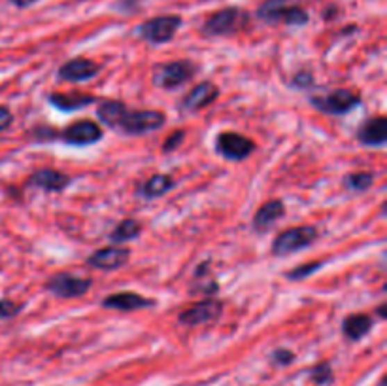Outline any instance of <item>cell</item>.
I'll return each mask as SVG.
<instances>
[{
  "label": "cell",
  "mask_w": 387,
  "mask_h": 386,
  "mask_svg": "<svg viewBox=\"0 0 387 386\" xmlns=\"http://www.w3.org/2000/svg\"><path fill=\"white\" fill-rule=\"evenodd\" d=\"M312 83H314V76L308 74V72H299L293 80V86L297 88H310Z\"/></svg>",
  "instance_id": "31"
},
{
  "label": "cell",
  "mask_w": 387,
  "mask_h": 386,
  "mask_svg": "<svg viewBox=\"0 0 387 386\" xmlns=\"http://www.w3.org/2000/svg\"><path fill=\"white\" fill-rule=\"evenodd\" d=\"M10 2L17 8H28L33 6L34 2H38V0H10Z\"/></svg>",
  "instance_id": "33"
},
{
  "label": "cell",
  "mask_w": 387,
  "mask_h": 386,
  "mask_svg": "<svg viewBox=\"0 0 387 386\" xmlns=\"http://www.w3.org/2000/svg\"><path fill=\"white\" fill-rule=\"evenodd\" d=\"M28 186L33 188H40L44 191H51V193H59L70 184V178L63 175L60 170L55 169H40L33 172V177L28 178Z\"/></svg>",
  "instance_id": "15"
},
{
  "label": "cell",
  "mask_w": 387,
  "mask_h": 386,
  "mask_svg": "<svg viewBox=\"0 0 387 386\" xmlns=\"http://www.w3.org/2000/svg\"><path fill=\"white\" fill-rule=\"evenodd\" d=\"M272 360L276 364H281V366H289L291 362L295 360V354L291 351H286V348H278V351H274L272 354Z\"/></svg>",
  "instance_id": "30"
},
{
  "label": "cell",
  "mask_w": 387,
  "mask_h": 386,
  "mask_svg": "<svg viewBox=\"0 0 387 386\" xmlns=\"http://www.w3.org/2000/svg\"><path fill=\"white\" fill-rule=\"evenodd\" d=\"M217 95H220V89L215 88L212 81H202L187 93L181 106L189 112H199V110L206 108L208 104H212Z\"/></svg>",
  "instance_id": "14"
},
{
  "label": "cell",
  "mask_w": 387,
  "mask_h": 386,
  "mask_svg": "<svg viewBox=\"0 0 387 386\" xmlns=\"http://www.w3.org/2000/svg\"><path fill=\"white\" fill-rule=\"evenodd\" d=\"M320 267H321V262L304 264V265H301V267H295L293 271L287 273V278H291V280H302V278H306L308 275H312V273L318 271Z\"/></svg>",
  "instance_id": "27"
},
{
  "label": "cell",
  "mask_w": 387,
  "mask_h": 386,
  "mask_svg": "<svg viewBox=\"0 0 387 386\" xmlns=\"http://www.w3.org/2000/svg\"><path fill=\"white\" fill-rule=\"evenodd\" d=\"M374 320L368 314H349L344 324H342V332L347 339L352 341H359L372 330Z\"/></svg>",
  "instance_id": "19"
},
{
  "label": "cell",
  "mask_w": 387,
  "mask_h": 386,
  "mask_svg": "<svg viewBox=\"0 0 387 386\" xmlns=\"http://www.w3.org/2000/svg\"><path fill=\"white\" fill-rule=\"evenodd\" d=\"M101 67L97 65L91 59H85V57H78V59H72V61L65 63L63 67L59 68V76L63 80L72 81V83H80V81H87L94 78L99 74Z\"/></svg>",
  "instance_id": "12"
},
{
  "label": "cell",
  "mask_w": 387,
  "mask_h": 386,
  "mask_svg": "<svg viewBox=\"0 0 387 386\" xmlns=\"http://www.w3.org/2000/svg\"><path fill=\"white\" fill-rule=\"evenodd\" d=\"M289 4V0H267L257 10V17L267 23H280L281 10Z\"/></svg>",
  "instance_id": "23"
},
{
  "label": "cell",
  "mask_w": 387,
  "mask_h": 386,
  "mask_svg": "<svg viewBox=\"0 0 387 386\" xmlns=\"http://www.w3.org/2000/svg\"><path fill=\"white\" fill-rule=\"evenodd\" d=\"M223 312V303L217 299H204L195 303L193 307H189L180 314V322L186 325H201L214 322L221 316Z\"/></svg>",
  "instance_id": "9"
},
{
  "label": "cell",
  "mask_w": 387,
  "mask_h": 386,
  "mask_svg": "<svg viewBox=\"0 0 387 386\" xmlns=\"http://www.w3.org/2000/svg\"><path fill=\"white\" fill-rule=\"evenodd\" d=\"M46 288L49 293H53L60 299H74L85 296L91 288L89 278L76 277L72 273H59L46 282Z\"/></svg>",
  "instance_id": "7"
},
{
  "label": "cell",
  "mask_w": 387,
  "mask_h": 386,
  "mask_svg": "<svg viewBox=\"0 0 387 386\" xmlns=\"http://www.w3.org/2000/svg\"><path fill=\"white\" fill-rule=\"evenodd\" d=\"M378 312H380V316H381V319H386V305H381L380 309H378Z\"/></svg>",
  "instance_id": "34"
},
{
  "label": "cell",
  "mask_w": 387,
  "mask_h": 386,
  "mask_svg": "<svg viewBox=\"0 0 387 386\" xmlns=\"http://www.w3.org/2000/svg\"><path fill=\"white\" fill-rule=\"evenodd\" d=\"M374 182V175L370 172H354L346 177V188L352 191H367Z\"/></svg>",
  "instance_id": "25"
},
{
  "label": "cell",
  "mask_w": 387,
  "mask_h": 386,
  "mask_svg": "<svg viewBox=\"0 0 387 386\" xmlns=\"http://www.w3.org/2000/svg\"><path fill=\"white\" fill-rule=\"evenodd\" d=\"M49 102L53 104L55 108L65 110V112H70V110H78L83 108L87 104L94 102V97L89 95H65V93H55V95L49 97Z\"/></svg>",
  "instance_id": "21"
},
{
  "label": "cell",
  "mask_w": 387,
  "mask_h": 386,
  "mask_svg": "<svg viewBox=\"0 0 387 386\" xmlns=\"http://www.w3.org/2000/svg\"><path fill=\"white\" fill-rule=\"evenodd\" d=\"M280 21L281 23H286V25H297V27H301V25H306L308 23V14L301 6H291V4H287V6L281 10Z\"/></svg>",
  "instance_id": "24"
},
{
  "label": "cell",
  "mask_w": 387,
  "mask_h": 386,
  "mask_svg": "<svg viewBox=\"0 0 387 386\" xmlns=\"http://www.w3.org/2000/svg\"><path fill=\"white\" fill-rule=\"evenodd\" d=\"M310 377L314 383L318 385H329L331 380H333V369L329 364H320V366H315L312 371H310Z\"/></svg>",
  "instance_id": "26"
},
{
  "label": "cell",
  "mask_w": 387,
  "mask_h": 386,
  "mask_svg": "<svg viewBox=\"0 0 387 386\" xmlns=\"http://www.w3.org/2000/svg\"><path fill=\"white\" fill-rule=\"evenodd\" d=\"M12 123H14V115H12V112H10L8 108H4V106H0V131H6Z\"/></svg>",
  "instance_id": "32"
},
{
  "label": "cell",
  "mask_w": 387,
  "mask_h": 386,
  "mask_svg": "<svg viewBox=\"0 0 387 386\" xmlns=\"http://www.w3.org/2000/svg\"><path fill=\"white\" fill-rule=\"evenodd\" d=\"M129 257H131V252L115 244V246H108V248L94 252L93 256L87 259V264L102 271H115L123 265H127Z\"/></svg>",
  "instance_id": "11"
},
{
  "label": "cell",
  "mask_w": 387,
  "mask_h": 386,
  "mask_svg": "<svg viewBox=\"0 0 387 386\" xmlns=\"http://www.w3.org/2000/svg\"><path fill=\"white\" fill-rule=\"evenodd\" d=\"M195 67L189 61L163 63L154 68V83L160 89L180 88L193 78Z\"/></svg>",
  "instance_id": "4"
},
{
  "label": "cell",
  "mask_w": 387,
  "mask_h": 386,
  "mask_svg": "<svg viewBox=\"0 0 387 386\" xmlns=\"http://www.w3.org/2000/svg\"><path fill=\"white\" fill-rule=\"evenodd\" d=\"M183 138H186V133H183V131L172 133V135L165 140V144H163V152H165V154H170L174 150H178L181 146V143H183Z\"/></svg>",
  "instance_id": "29"
},
{
  "label": "cell",
  "mask_w": 387,
  "mask_h": 386,
  "mask_svg": "<svg viewBox=\"0 0 387 386\" xmlns=\"http://www.w3.org/2000/svg\"><path fill=\"white\" fill-rule=\"evenodd\" d=\"M63 140L70 146H91V144L99 143L102 138L101 127L91 120H81V122L72 123L70 127L65 129L63 133Z\"/></svg>",
  "instance_id": "10"
},
{
  "label": "cell",
  "mask_w": 387,
  "mask_h": 386,
  "mask_svg": "<svg viewBox=\"0 0 387 386\" xmlns=\"http://www.w3.org/2000/svg\"><path fill=\"white\" fill-rule=\"evenodd\" d=\"M23 309L21 303H15L12 299H0V319H14Z\"/></svg>",
  "instance_id": "28"
},
{
  "label": "cell",
  "mask_w": 387,
  "mask_h": 386,
  "mask_svg": "<svg viewBox=\"0 0 387 386\" xmlns=\"http://www.w3.org/2000/svg\"><path fill=\"white\" fill-rule=\"evenodd\" d=\"M286 214V207L281 203L280 199H272L263 204L254 216V230L255 231H268L272 227L280 218H283Z\"/></svg>",
  "instance_id": "17"
},
{
  "label": "cell",
  "mask_w": 387,
  "mask_h": 386,
  "mask_svg": "<svg viewBox=\"0 0 387 386\" xmlns=\"http://www.w3.org/2000/svg\"><path fill=\"white\" fill-rule=\"evenodd\" d=\"M359 140L365 146H372V148H380L387 143V120L384 115L368 120L359 131Z\"/></svg>",
  "instance_id": "16"
},
{
  "label": "cell",
  "mask_w": 387,
  "mask_h": 386,
  "mask_svg": "<svg viewBox=\"0 0 387 386\" xmlns=\"http://www.w3.org/2000/svg\"><path fill=\"white\" fill-rule=\"evenodd\" d=\"M215 150H217V154L225 157V159H231V161H244L246 157L252 156V152L255 150V144L244 135L227 131V133H220V135H217V138H215Z\"/></svg>",
  "instance_id": "8"
},
{
  "label": "cell",
  "mask_w": 387,
  "mask_h": 386,
  "mask_svg": "<svg viewBox=\"0 0 387 386\" xmlns=\"http://www.w3.org/2000/svg\"><path fill=\"white\" fill-rule=\"evenodd\" d=\"M140 233L142 227L138 222H134V220H123V222L110 233V241L114 244L129 243V241H134Z\"/></svg>",
  "instance_id": "22"
},
{
  "label": "cell",
  "mask_w": 387,
  "mask_h": 386,
  "mask_svg": "<svg viewBox=\"0 0 387 386\" xmlns=\"http://www.w3.org/2000/svg\"><path fill=\"white\" fill-rule=\"evenodd\" d=\"M247 23V14L240 8H225L210 15L202 25V33L206 36H229L238 33Z\"/></svg>",
  "instance_id": "1"
},
{
  "label": "cell",
  "mask_w": 387,
  "mask_h": 386,
  "mask_svg": "<svg viewBox=\"0 0 387 386\" xmlns=\"http://www.w3.org/2000/svg\"><path fill=\"white\" fill-rule=\"evenodd\" d=\"M129 108L120 101H104L97 108V118L108 127H120L123 118L127 115Z\"/></svg>",
  "instance_id": "18"
},
{
  "label": "cell",
  "mask_w": 387,
  "mask_h": 386,
  "mask_svg": "<svg viewBox=\"0 0 387 386\" xmlns=\"http://www.w3.org/2000/svg\"><path fill=\"white\" fill-rule=\"evenodd\" d=\"M102 307L106 309H115V311H140V309H149L155 307V301L149 298H144L140 293L134 291H121V293H112L102 301Z\"/></svg>",
  "instance_id": "13"
},
{
  "label": "cell",
  "mask_w": 387,
  "mask_h": 386,
  "mask_svg": "<svg viewBox=\"0 0 387 386\" xmlns=\"http://www.w3.org/2000/svg\"><path fill=\"white\" fill-rule=\"evenodd\" d=\"M181 27L180 15H160L154 19L142 23L138 27V34L149 44H167L174 38V34L178 33Z\"/></svg>",
  "instance_id": "5"
},
{
  "label": "cell",
  "mask_w": 387,
  "mask_h": 386,
  "mask_svg": "<svg viewBox=\"0 0 387 386\" xmlns=\"http://www.w3.org/2000/svg\"><path fill=\"white\" fill-rule=\"evenodd\" d=\"M315 239H318V230L312 225L291 227V230H286L274 239L272 254L274 256H289L293 252L308 248Z\"/></svg>",
  "instance_id": "2"
},
{
  "label": "cell",
  "mask_w": 387,
  "mask_h": 386,
  "mask_svg": "<svg viewBox=\"0 0 387 386\" xmlns=\"http://www.w3.org/2000/svg\"><path fill=\"white\" fill-rule=\"evenodd\" d=\"M174 188V180L167 175H155L151 177L149 180L142 184L140 188H138V193L142 197H146V199H157V197L165 195L168 190H172Z\"/></svg>",
  "instance_id": "20"
},
{
  "label": "cell",
  "mask_w": 387,
  "mask_h": 386,
  "mask_svg": "<svg viewBox=\"0 0 387 386\" xmlns=\"http://www.w3.org/2000/svg\"><path fill=\"white\" fill-rule=\"evenodd\" d=\"M165 122H167V115L157 110H136V112L129 110L117 129H121L125 135L138 136L157 131L165 125Z\"/></svg>",
  "instance_id": "3"
},
{
  "label": "cell",
  "mask_w": 387,
  "mask_h": 386,
  "mask_svg": "<svg viewBox=\"0 0 387 386\" xmlns=\"http://www.w3.org/2000/svg\"><path fill=\"white\" fill-rule=\"evenodd\" d=\"M310 102L323 114L344 115L355 106H359L361 97L352 89H336L325 97H314Z\"/></svg>",
  "instance_id": "6"
}]
</instances>
